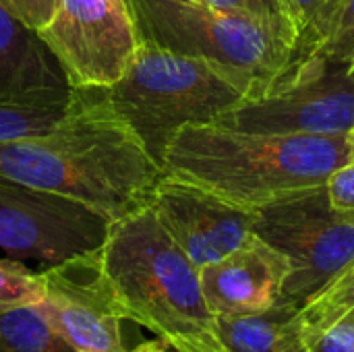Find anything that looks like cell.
<instances>
[{"instance_id": "1", "label": "cell", "mask_w": 354, "mask_h": 352, "mask_svg": "<svg viewBox=\"0 0 354 352\" xmlns=\"http://www.w3.org/2000/svg\"><path fill=\"white\" fill-rule=\"evenodd\" d=\"M164 176L104 87L73 89L50 129L0 143V178L81 201L116 222L153 199Z\"/></svg>"}, {"instance_id": "2", "label": "cell", "mask_w": 354, "mask_h": 352, "mask_svg": "<svg viewBox=\"0 0 354 352\" xmlns=\"http://www.w3.org/2000/svg\"><path fill=\"white\" fill-rule=\"evenodd\" d=\"M351 160V135H276L201 122L172 137L162 170L241 210L257 212L324 187Z\"/></svg>"}, {"instance_id": "3", "label": "cell", "mask_w": 354, "mask_h": 352, "mask_svg": "<svg viewBox=\"0 0 354 352\" xmlns=\"http://www.w3.org/2000/svg\"><path fill=\"white\" fill-rule=\"evenodd\" d=\"M100 259L124 319L180 352H226L199 268L151 205L110 224Z\"/></svg>"}, {"instance_id": "4", "label": "cell", "mask_w": 354, "mask_h": 352, "mask_svg": "<svg viewBox=\"0 0 354 352\" xmlns=\"http://www.w3.org/2000/svg\"><path fill=\"white\" fill-rule=\"evenodd\" d=\"M141 39L214 62L245 95H266L290 66L297 39L201 0H129Z\"/></svg>"}, {"instance_id": "5", "label": "cell", "mask_w": 354, "mask_h": 352, "mask_svg": "<svg viewBox=\"0 0 354 352\" xmlns=\"http://www.w3.org/2000/svg\"><path fill=\"white\" fill-rule=\"evenodd\" d=\"M104 93L160 166L183 127L216 122L247 100L214 62L147 39H141L127 73Z\"/></svg>"}, {"instance_id": "6", "label": "cell", "mask_w": 354, "mask_h": 352, "mask_svg": "<svg viewBox=\"0 0 354 352\" xmlns=\"http://www.w3.org/2000/svg\"><path fill=\"white\" fill-rule=\"evenodd\" d=\"M253 232L288 259L282 295L299 305L354 268V210H336L326 185L257 210Z\"/></svg>"}, {"instance_id": "7", "label": "cell", "mask_w": 354, "mask_h": 352, "mask_svg": "<svg viewBox=\"0 0 354 352\" xmlns=\"http://www.w3.org/2000/svg\"><path fill=\"white\" fill-rule=\"evenodd\" d=\"M218 124L276 135H351L354 79L346 64L311 56L292 60L274 87L224 112Z\"/></svg>"}, {"instance_id": "8", "label": "cell", "mask_w": 354, "mask_h": 352, "mask_svg": "<svg viewBox=\"0 0 354 352\" xmlns=\"http://www.w3.org/2000/svg\"><path fill=\"white\" fill-rule=\"evenodd\" d=\"M37 35L58 60L71 89L114 85L141 44L129 0H58Z\"/></svg>"}, {"instance_id": "9", "label": "cell", "mask_w": 354, "mask_h": 352, "mask_svg": "<svg viewBox=\"0 0 354 352\" xmlns=\"http://www.w3.org/2000/svg\"><path fill=\"white\" fill-rule=\"evenodd\" d=\"M110 220L71 197L0 178V249L48 266L95 253Z\"/></svg>"}, {"instance_id": "10", "label": "cell", "mask_w": 354, "mask_h": 352, "mask_svg": "<svg viewBox=\"0 0 354 352\" xmlns=\"http://www.w3.org/2000/svg\"><path fill=\"white\" fill-rule=\"evenodd\" d=\"M44 297L37 303L52 326L77 352H129L124 315L104 274L100 251L48 266L39 272Z\"/></svg>"}, {"instance_id": "11", "label": "cell", "mask_w": 354, "mask_h": 352, "mask_svg": "<svg viewBox=\"0 0 354 352\" xmlns=\"http://www.w3.org/2000/svg\"><path fill=\"white\" fill-rule=\"evenodd\" d=\"M149 205L199 270L236 251L253 234L255 212L168 174L160 178Z\"/></svg>"}, {"instance_id": "12", "label": "cell", "mask_w": 354, "mask_h": 352, "mask_svg": "<svg viewBox=\"0 0 354 352\" xmlns=\"http://www.w3.org/2000/svg\"><path fill=\"white\" fill-rule=\"evenodd\" d=\"M288 274V259L255 232L236 251L199 270L205 301L216 317L249 315L274 307Z\"/></svg>"}, {"instance_id": "13", "label": "cell", "mask_w": 354, "mask_h": 352, "mask_svg": "<svg viewBox=\"0 0 354 352\" xmlns=\"http://www.w3.org/2000/svg\"><path fill=\"white\" fill-rule=\"evenodd\" d=\"M71 98L54 54L0 0V104L66 106Z\"/></svg>"}, {"instance_id": "14", "label": "cell", "mask_w": 354, "mask_h": 352, "mask_svg": "<svg viewBox=\"0 0 354 352\" xmlns=\"http://www.w3.org/2000/svg\"><path fill=\"white\" fill-rule=\"evenodd\" d=\"M218 332L226 352H311L305 305L284 295L259 313L220 315Z\"/></svg>"}, {"instance_id": "15", "label": "cell", "mask_w": 354, "mask_h": 352, "mask_svg": "<svg viewBox=\"0 0 354 352\" xmlns=\"http://www.w3.org/2000/svg\"><path fill=\"white\" fill-rule=\"evenodd\" d=\"M324 58L351 64L354 58V0H328L301 33L292 60Z\"/></svg>"}, {"instance_id": "16", "label": "cell", "mask_w": 354, "mask_h": 352, "mask_svg": "<svg viewBox=\"0 0 354 352\" xmlns=\"http://www.w3.org/2000/svg\"><path fill=\"white\" fill-rule=\"evenodd\" d=\"M0 352H77L39 305L0 315Z\"/></svg>"}, {"instance_id": "17", "label": "cell", "mask_w": 354, "mask_h": 352, "mask_svg": "<svg viewBox=\"0 0 354 352\" xmlns=\"http://www.w3.org/2000/svg\"><path fill=\"white\" fill-rule=\"evenodd\" d=\"M311 352H354V313L340 307L305 305Z\"/></svg>"}, {"instance_id": "18", "label": "cell", "mask_w": 354, "mask_h": 352, "mask_svg": "<svg viewBox=\"0 0 354 352\" xmlns=\"http://www.w3.org/2000/svg\"><path fill=\"white\" fill-rule=\"evenodd\" d=\"M41 297L44 284L39 272H31L17 259H0V315L37 305Z\"/></svg>"}, {"instance_id": "19", "label": "cell", "mask_w": 354, "mask_h": 352, "mask_svg": "<svg viewBox=\"0 0 354 352\" xmlns=\"http://www.w3.org/2000/svg\"><path fill=\"white\" fill-rule=\"evenodd\" d=\"M68 106V104H66ZM66 106H10L0 104V143L37 135L56 124Z\"/></svg>"}, {"instance_id": "20", "label": "cell", "mask_w": 354, "mask_h": 352, "mask_svg": "<svg viewBox=\"0 0 354 352\" xmlns=\"http://www.w3.org/2000/svg\"><path fill=\"white\" fill-rule=\"evenodd\" d=\"M201 2L212 4V6L222 8V10H230V12L251 15V17H255V19H259L272 27L288 33L299 44V31H297V25L290 17L286 0H201Z\"/></svg>"}, {"instance_id": "21", "label": "cell", "mask_w": 354, "mask_h": 352, "mask_svg": "<svg viewBox=\"0 0 354 352\" xmlns=\"http://www.w3.org/2000/svg\"><path fill=\"white\" fill-rule=\"evenodd\" d=\"M56 2L58 0H4L10 12L35 33L50 23L56 10Z\"/></svg>"}, {"instance_id": "22", "label": "cell", "mask_w": 354, "mask_h": 352, "mask_svg": "<svg viewBox=\"0 0 354 352\" xmlns=\"http://www.w3.org/2000/svg\"><path fill=\"white\" fill-rule=\"evenodd\" d=\"M326 189L330 203L336 210H354V160L332 172Z\"/></svg>"}, {"instance_id": "23", "label": "cell", "mask_w": 354, "mask_h": 352, "mask_svg": "<svg viewBox=\"0 0 354 352\" xmlns=\"http://www.w3.org/2000/svg\"><path fill=\"white\" fill-rule=\"evenodd\" d=\"M319 305H328V307H340V309H348L354 313V282H344V280H336L330 288H326L319 297L313 299ZM311 303V301H309Z\"/></svg>"}, {"instance_id": "24", "label": "cell", "mask_w": 354, "mask_h": 352, "mask_svg": "<svg viewBox=\"0 0 354 352\" xmlns=\"http://www.w3.org/2000/svg\"><path fill=\"white\" fill-rule=\"evenodd\" d=\"M328 0H286L288 4V10H290V17L297 25V31H299V37L301 33L309 27V23L313 21V17L317 15V10L326 4ZM299 46V44H297Z\"/></svg>"}, {"instance_id": "25", "label": "cell", "mask_w": 354, "mask_h": 352, "mask_svg": "<svg viewBox=\"0 0 354 352\" xmlns=\"http://www.w3.org/2000/svg\"><path fill=\"white\" fill-rule=\"evenodd\" d=\"M129 352H180L176 351L174 346H170L168 342L156 338V340H149V342H141L139 346L135 349H129Z\"/></svg>"}, {"instance_id": "26", "label": "cell", "mask_w": 354, "mask_h": 352, "mask_svg": "<svg viewBox=\"0 0 354 352\" xmlns=\"http://www.w3.org/2000/svg\"><path fill=\"white\" fill-rule=\"evenodd\" d=\"M338 280H344V282H354V268L348 272V274H344L342 278H338Z\"/></svg>"}, {"instance_id": "27", "label": "cell", "mask_w": 354, "mask_h": 352, "mask_svg": "<svg viewBox=\"0 0 354 352\" xmlns=\"http://www.w3.org/2000/svg\"><path fill=\"white\" fill-rule=\"evenodd\" d=\"M348 75H351V79H354V58L351 60V64H348Z\"/></svg>"}, {"instance_id": "28", "label": "cell", "mask_w": 354, "mask_h": 352, "mask_svg": "<svg viewBox=\"0 0 354 352\" xmlns=\"http://www.w3.org/2000/svg\"><path fill=\"white\" fill-rule=\"evenodd\" d=\"M351 137H353V141H354V129H353V131H351Z\"/></svg>"}]
</instances>
